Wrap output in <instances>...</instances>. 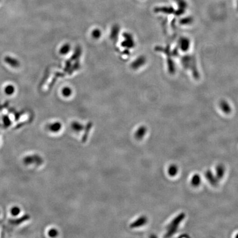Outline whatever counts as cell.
I'll list each match as a JSON object with an SVG mask.
<instances>
[{"label": "cell", "mask_w": 238, "mask_h": 238, "mask_svg": "<svg viewBox=\"0 0 238 238\" xmlns=\"http://www.w3.org/2000/svg\"><path fill=\"white\" fill-rule=\"evenodd\" d=\"M185 217V214L183 213H181L169 224L167 228V233L165 237H170L176 233L180 224L183 220Z\"/></svg>", "instance_id": "obj_1"}, {"label": "cell", "mask_w": 238, "mask_h": 238, "mask_svg": "<svg viewBox=\"0 0 238 238\" xmlns=\"http://www.w3.org/2000/svg\"><path fill=\"white\" fill-rule=\"evenodd\" d=\"M205 176L206 179L209 181V183L213 186H217L218 183V180L216 176L214 175L211 170L206 171L205 173Z\"/></svg>", "instance_id": "obj_2"}, {"label": "cell", "mask_w": 238, "mask_h": 238, "mask_svg": "<svg viewBox=\"0 0 238 238\" xmlns=\"http://www.w3.org/2000/svg\"><path fill=\"white\" fill-rule=\"evenodd\" d=\"M147 220H147V218L146 217L144 216L140 217L139 218H138L134 222H133V223L130 224V227L131 228H138L139 227H141V226H143V225H144L145 224L147 223Z\"/></svg>", "instance_id": "obj_3"}, {"label": "cell", "mask_w": 238, "mask_h": 238, "mask_svg": "<svg viewBox=\"0 0 238 238\" xmlns=\"http://www.w3.org/2000/svg\"><path fill=\"white\" fill-rule=\"evenodd\" d=\"M225 172V168L222 164H219L216 168V176L218 180L222 179L223 178Z\"/></svg>", "instance_id": "obj_4"}, {"label": "cell", "mask_w": 238, "mask_h": 238, "mask_svg": "<svg viewBox=\"0 0 238 238\" xmlns=\"http://www.w3.org/2000/svg\"><path fill=\"white\" fill-rule=\"evenodd\" d=\"M4 61L8 65H10V66H12V67L17 68V67H18L19 66V63L18 61H17V60L11 57L10 56H6L5 58H4Z\"/></svg>", "instance_id": "obj_5"}, {"label": "cell", "mask_w": 238, "mask_h": 238, "mask_svg": "<svg viewBox=\"0 0 238 238\" xmlns=\"http://www.w3.org/2000/svg\"><path fill=\"white\" fill-rule=\"evenodd\" d=\"M146 127H145L144 126H141V127H140L139 128V130L136 132V138L138 139H142L143 138V137H144V136L146 135Z\"/></svg>", "instance_id": "obj_6"}, {"label": "cell", "mask_w": 238, "mask_h": 238, "mask_svg": "<svg viewBox=\"0 0 238 238\" xmlns=\"http://www.w3.org/2000/svg\"><path fill=\"white\" fill-rule=\"evenodd\" d=\"M201 177L198 174H195L191 180V184L194 187H197L201 183Z\"/></svg>", "instance_id": "obj_7"}, {"label": "cell", "mask_w": 238, "mask_h": 238, "mask_svg": "<svg viewBox=\"0 0 238 238\" xmlns=\"http://www.w3.org/2000/svg\"><path fill=\"white\" fill-rule=\"evenodd\" d=\"M168 172V174L170 176L174 177L177 175V174L178 172V168L176 165L172 164L169 167Z\"/></svg>", "instance_id": "obj_8"}, {"label": "cell", "mask_w": 238, "mask_h": 238, "mask_svg": "<svg viewBox=\"0 0 238 238\" xmlns=\"http://www.w3.org/2000/svg\"><path fill=\"white\" fill-rule=\"evenodd\" d=\"M92 126V123H91V122L88 123V125H87V126H86V127H85V132H84V135H83V137H82V141L83 143H85V142L87 141V139H88V135H89V131H90V130H91V129Z\"/></svg>", "instance_id": "obj_9"}, {"label": "cell", "mask_w": 238, "mask_h": 238, "mask_svg": "<svg viewBox=\"0 0 238 238\" xmlns=\"http://www.w3.org/2000/svg\"><path fill=\"white\" fill-rule=\"evenodd\" d=\"M61 128V124L60 122H55L50 125L49 129L52 132H58Z\"/></svg>", "instance_id": "obj_10"}, {"label": "cell", "mask_w": 238, "mask_h": 238, "mask_svg": "<svg viewBox=\"0 0 238 238\" xmlns=\"http://www.w3.org/2000/svg\"><path fill=\"white\" fill-rule=\"evenodd\" d=\"M4 91L8 95H11L15 92V88L13 86H12L11 85H9L6 87L4 89Z\"/></svg>", "instance_id": "obj_11"}, {"label": "cell", "mask_w": 238, "mask_h": 238, "mask_svg": "<svg viewBox=\"0 0 238 238\" xmlns=\"http://www.w3.org/2000/svg\"><path fill=\"white\" fill-rule=\"evenodd\" d=\"M72 127H73L74 130L78 131L82 130L83 128V126L82 125L79 124V123H77V122H74L73 123V124H72Z\"/></svg>", "instance_id": "obj_12"}, {"label": "cell", "mask_w": 238, "mask_h": 238, "mask_svg": "<svg viewBox=\"0 0 238 238\" xmlns=\"http://www.w3.org/2000/svg\"><path fill=\"white\" fill-rule=\"evenodd\" d=\"M49 235L51 237H55L57 236L58 234V231H56L55 229H52L50 231H49Z\"/></svg>", "instance_id": "obj_13"}, {"label": "cell", "mask_w": 238, "mask_h": 238, "mask_svg": "<svg viewBox=\"0 0 238 238\" xmlns=\"http://www.w3.org/2000/svg\"><path fill=\"white\" fill-rule=\"evenodd\" d=\"M236 237H237V238H238V234L237 235V236H236Z\"/></svg>", "instance_id": "obj_14"}]
</instances>
